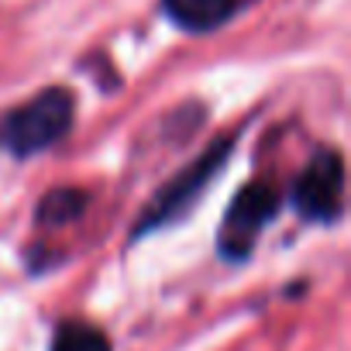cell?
<instances>
[{"label": "cell", "instance_id": "obj_1", "mask_svg": "<svg viewBox=\"0 0 351 351\" xmlns=\"http://www.w3.org/2000/svg\"><path fill=\"white\" fill-rule=\"evenodd\" d=\"M76 117V100L66 86H49L28 104L14 107L4 121V145L18 155L28 158L35 152L52 148L56 141L66 138Z\"/></svg>", "mask_w": 351, "mask_h": 351}, {"label": "cell", "instance_id": "obj_2", "mask_svg": "<svg viewBox=\"0 0 351 351\" xmlns=\"http://www.w3.org/2000/svg\"><path fill=\"white\" fill-rule=\"evenodd\" d=\"M279 190L276 183H265V180H255L248 183L224 210V221H221V234H217V245H221V255L228 262H245L258 241V234L276 221L279 214Z\"/></svg>", "mask_w": 351, "mask_h": 351}, {"label": "cell", "instance_id": "obj_3", "mask_svg": "<svg viewBox=\"0 0 351 351\" xmlns=\"http://www.w3.org/2000/svg\"><path fill=\"white\" fill-rule=\"evenodd\" d=\"M231 148H234V138H221V141H214V145H210L193 165H186L169 186H162V193L145 207L141 221L134 224V238H141V234H148V231L169 224L172 217H180V214H183V210L204 193V186H207L214 176L224 169Z\"/></svg>", "mask_w": 351, "mask_h": 351}, {"label": "cell", "instance_id": "obj_4", "mask_svg": "<svg viewBox=\"0 0 351 351\" xmlns=\"http://www.w3.org/2000/svg\"><path fill=\"white\" fill-rule=\"evenodd\" d=\"M293 207L303 221L334 224L344 214V158L337 148H320L293 183Z\"/></svg>", "mask_w": 351, "mask_h": 351}, {"label": "cell", "instance_id": "obj_5", "mask_svg": "<svg viewBox=\"0 0 351 351\" xmlns=\"http://www.w3.org/2000/svg\"><path fill=\"white\" fill-rule=\"evenodd\" d=\"M252 4H258V0H162V11L176 28L190 35H207L234 21Z\"/></svg>", "mask_w": 351, "mask_h": 351}, {"label": "cell", "instance_id": "obj_6", "mask_svg": "<svg viewBox=\"0 0 351 351\" xmlns=\"http://www.w3.org/2000/svg\"><path fill=\"white\" fill-rule=\"evenodd\" d=\"M86 204H90V193H83V190H76V186H56V190H49V193L38 200L35 221H38V224H49V228H59V224L76 221V217L86 210Z\"/></svg>", "mask_w": 351, "mask_h": 351}, {"label": "cell", "instance_id": "obj_7", "mask_svg": "<svg viewBox=\"0 0 351 351\" xmlns=\"http://www.w3.org/2000/svg\"><path fill=\"white\" fill-rule=\"evenodd\" d=\"M49 351H110V337L86 320H62Z\"/></svg>", "mask_w": 351, "mask_h": 351}]
</instances>
